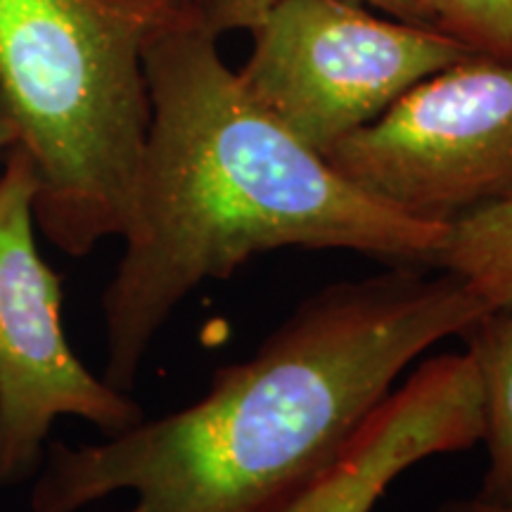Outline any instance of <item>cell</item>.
I'll use <instances>...</instances> for the list:
<instances>
[{
  "mask_svg": "<svg viewBox=\"0 0 512 512\" xmlns=\"http://www.w3.org/2000/svg\"><path fill=\"white\" fill-rule=\"evenodd\" d=\"M482 316L441 268L325 287L190 406L100 444L53 441L29 512H79L117 491L136 494L131 512H275L342 458L415 358Z\"/></svg>",
  "mask_w": 512,
  "mask_h": 512,
  "instance_id": "cell-1",
  "label": "cell"
},
{
  "mask_svg": "<svg viewBox=\"0 0 512 512\" xmlns=\"http://www.w3.org/2000/svg\"><path fill=\"white\" fill-rule=\"evenodd\" d=\"M150 126L136 219L102 294L105 380L131 392L166 320L207 280L285 247L347 249L430 266L441 223L380 204L332 169L242 86L197 3L150 31Z\"/></svg>",
  "mask_w": 512,
  "mask_h": 512,
  "instance_id": "cell-2",
  "label": "cell"
},
{
  "mask_svg": "<svg viewBox=\"0 0 512 512\" xmlns=\"http://www.w3.org/2000/svg\"><path fill=\"white\" fill-rule=\"evenodd\" d=\"M195 0H0V105L36 181L34 219L67 256L126 238L150 126L143 50Z\"/></svg>",
  "mask_w": 512,
  "mask_h": 512,
  "instance_id": "cell-3",
  "label": "cell"
},
{
  "mask_svg": "<svg viewBox=\"0 0 512 512\" xmlns=\"http://www.w3.org/2000/svg\"><path fill=\"white\" fill-rule=\"evenodd\" d=\"M252 34L242 86L320 155L415 83L477 55L430 24L380 17L358 0H280Z\"/></svg>",
  "mask_w": 512,
  "mask_h": 512,
  "instance_id": "cell-4",
  "label": "cell"
},
{
  "mask_svg": "<svg viewBox=\"0 0 512 512\" xmlns=\"http://www.w3.org/2000/svg\"><path fill=\"white\" fill-rule=\"evenodd\" d=\"M358 190L448 223L512 197V62L472 55L415 83L323 155Z\"/></svg>",
  "mask_w": 512,
  "mask_h": 512,
  "instance_id": "cell-5",
  "label": "cell"
},
{
  "mask_svg": "<svg viewBox=\"0 0 512 512\" xmlns=\"http://www.w3.org/2000/svg\"><path fill=\"white\" fill-rule=\"evenodd\" d=\"M36 181L24 152L0 171V484L31 479L57 418L119 434L143 408L74 354L62 323V283L36 245Z\"/></svg>",
  "mask_w": 512,
  "mask_h": 512,
  "instance_id": "cell-6",
  "label": "cell"
},
{
  "mask_svg": "<svg viewBox=\"0 0 512 512\" xmlns=\"http://www.w3.org/2000/svg\"><path fill=\"white\" fill-rule=\"evenodd\" d=\"M482 389L472 358L437 356L384 399L342 458L275 512H370L422 460L482 441Z\"/></svg>",
  "mask_w": 512,
  "mask_h": 512,
  "instance_id": "cell-7",
  "label": "cell"
},
{
  "mask_svg": "<svg viewBox=\"0 0 512 512\" xmlns=\"http://www.w3.org/2000/svg\"><path fill=\"white\" fill-rule=\"evenodd\" d=\"M463 337L482 387V441L489 451L475 498L512 512V306L486 313Z\"/></svg>",
  "mask_w": 512,
  "mask_h": 512,
  "instance_id": "cell-8",
  "label": "cell"
},
{
  "mask_svg": "<svg viewBox=\"0 0 512 512\" xmlns=\"http://www.w3.org/2000/svg\"><path fill=\"white\" fill-rule=\"evenodd\" d=\"M432 268L463 278L486 313L512 306V197L448 223Z\"/></svg>",
  "mask_w": 512,
  "mask_h": 512,
  "instance_id": "cell-9",
  "label": "cell"
},
{
  "mask_svg": "<svg viewBox=\"0 0 512 512\" xmlns=\"http://www.w3.org/2000/svg\"><path fill=\"white\" fill-rule=\"evenodd\" d=\"M434 29L477 55L512 62V0H422Z\"/></svg>",
  "mask_w": 512,
  "mask_h": 512,
  "instance_id": "cell-10",
  "label": "cell"
},
{
  "mask_svg": "<svg viewBox=\"0 0 512 512\" xmlns=\"http://www.w3.org/2000/svg\"><path fill=\"white\" fill-rule=\"evenodd\" d=\"M195 3L202 22L216 36H221L226 31H254L280 0H195ZM358 3L406 22L430 24L422 0H358Z\"/></svg>",
  "mask_w": 512,
  "mask_h": 512,
  "instance_id": "cell-11",
  "label": "cell"
},
{
  "mask_svg": "<svg viewBox=\"0 0 512 512\" xmlns=\"http://www.w3.org/2000/svg\"><path fill=\"white\" fill-rule=\"evenodd\" d=\"M439 512H510V510H498L491 508L477 498H456V501H448L441 505Z\"/></svg>",
  "mask_w": 512,
  "mask_h": 512,
  "instance_id": "cell-12",
  "label": "cell"
},
{
  "mask_svg": "<svg viewBox=\"0 0 512 512\" xmlns=\"http://www.w3.org/2000/svg\"><path fill=\"white\" fill-rule=\"evenodd\" d=\"M10 150H12V131H10L8 119H5L3 105H0V171H3L5 157H8Z\"/></svg>",
  "mask_w": 512,
  "mask_h": 512,
  "instance_id": "cell-13",
  "label": "cell"
}]
</instances>
